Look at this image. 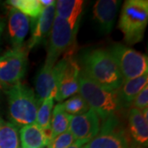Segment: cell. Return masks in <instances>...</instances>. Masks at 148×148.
Wrapping results in <instances>:
<instances>
[{
    "label": "cell",
    "mask_w": 148,
    "mask_h": 148,
    "mask_svg": "<svg viewBox=\"0 0 148 148\" xmlns=\"http://www.w3.org/2000/svg\"><path fill=\"white\" fill-rule=\"evenodd\" d=\"M84 73L88 77L104 88L119 90L123 78L116 61L107 49H95L85 53L82 58Z\"/></svg>",
    "instance_id": "obj_1"
},
{
    "label": "cell",
    "mask_w": 148,
    "mask_h": 148,
    "mask_svg": "<svg viewBox=\"0 0 148 148\" xmlns=\"http://www.w3.org/2000/svg\"><path fill=\"white\" fill-rule=\"evenodd\" d=\"M78 91L90 109L103 120L115 115L123 106L118 90L104 88L88 77L83 72L80 73Z\"/></svg>",
    "instance_id": "obj_2"
},
{
    "label": "cell",
    "mask_w": 148,
    "mask_h": 148,
    "mask_svg": "<svg viewBox=\"0 0 148 148\" xmlns=\"http://www.w3.org/2000/svg\"><path fill=\"white\" fill-rule=\"evenodd\" d=\"M8 98L9 116L16 126L36 123L39 101L34 91L21 82L6 90Z\"/></svg>",
    "instance_id": "obj_3"
},
{
    "label": "cell",
    "mask_w": 148,
    "mask_h": 148,
    "mask_svg": "<svg viewBox=\"0 0 148 148\" xmlns=\"http://www.w3.org/2000/svg\"><path fill=\"white\" fill-rule=\"evenodd\" d=\"M148 22V1L127 0L122 8L119 28L129 45L143 40Z\"/></svg>",
    "instance_id": "obj_4"
},
{
    "label": "cell",
    "mask_w": 148,
    "mask_h": 148,
    "mask_svg": "<svg viewBox=\"0 0 148 148\" xmlns=\"http://www.w3.org/2000/svg\"><path fill=\"white\" fill-rule=\"evenodd\" d=\"M78 28L72 27L68 21L55 15L45 64L53 66L62 53L73 55Z\"/></svg>",
    "instance_id": "obj_5"
},
{
    "label": "cell",
    "mask_w": 148,
    "mask_h": 148,
    "mask_svg": "<svg viewBox=\"0 0 148 148\" xmlns=\"http://www.w3.org/2000/svg\"><path fill=\"white\" fill-rule=\"evenodd\" d=\"M27 49H12L0 57V85L6 90L20 83L26 73Z\"/></svg>",
    "instance_id": "obj_6"
},
{
    "label": "cell",
    "mask_w": 148,
    "mask_h": 148,
    "mask_svg": "<svg viewBox=\"0 0 148 148\" xmlns=\"http://www.w3.org/2000/svg\"><path fill=\"white\" fill-rule=\"evenodd\" d=\"M116 61L124 81L147 74L148 59L143 53L123 45H114L109 50Z\"/></svg>",
    "instance_id": "obj_7"
},
{
    "label": "cell",
    "mask_w": 148,
    "mask_h": 148,
    "mask_svg": "<svg viewBox=\"0 0 148 148\" xmlns=\"http://www.w3.org/2000/svg\"><path fill=\"white\" fill-rule=\"evenodd\" d=\"M83 148H131L124 131L119 127L115 115L104 120L97 135L85 144Z\"/></svg>",
    "instance_id": "obj_8"
},
{
    "label": "cell",
    "mask_w": 148,
    "mask_h": 148,
    "mask_svg": "<svg viewBox=\"0 0 148 148\" xmlns=\"http://www.w3.org/2000/svg\"><path fill=\"white\" fill-rule=\"evenodd\" d=\"M58 63L59 75L54 99L61 102L78 92L81 70L72 55H65Z\"/></svg>",
    "instance_id": "obj_9"
},
{
    "label": "cell",
    "mask_w": 148,
    "mask_h": 148,
    "mask_svg": "<svg viewBox=\"0 0 148 148\" xmlns=\"http://www.w3.org/2000/svg\"><path fill=\"white\" fill-rule=\"evenodd\" d=\"M100 128V118L90 109L82 114L71 117L69 131L73 134L75 141L89 142L97 135Z\"/></svg>",
    "instance_id": "obj_10"
},
{
    "label": "cell",
    "mask_w": 148,
    "mask_h": 148,
    "mask_svg": "<svg viewBox=\"0 0 148 148\" xmlns=\"http://www.w3.org/2000/svg\"><path fill=\"white\" fill-rule=\"evenodd\" d=\"M59 63L53 66L45 64L36 78V90L39 103L48 97H55L57 92Z\"/></svg>",
    "instance_id": "obj_11"
},
{
    "label": "cell",
    "mask_w": 148,
    "mask_h": 148,
    "mask_svg": "<svg viewBox=\"0 0 148 148\" xmlns=\"http://www.w3.org/2000/svg\"><path fill=\"white\" fill-rule=\"evenodd\" d=\"M55 18V3L52 5L44 8L40 16L34 23L32 37L27 43L26 48L30 50L36 47L49 36L51 29L53 27V21Z\"/></svg>",
    "instance_id": "obj_12"
},
{
    "label": "cell",
    "mask_w": 148,
    "mask_h": 148,
    "mask_svg": "<svg viewBox=\"0 0 148 148\" xmlns=\"http://www.w3.org/2000/svg\"><path fill=\"white\" fill-rule=\"evenodd\" d=\"M30 28V19L16 8H11L8 13V34L13 49L23 46V41Z\"/></svg>",
    "instance_id": "obj_13"
},
{
    "label": "cell",
    "mask_w": 148,
    "mask_h": 148,
    "mask_svg": "<svg viewBox=\"0 0 148 148\" xmlns=\"http://www.w3.org/2000/svg\"><path fill=\"white\" fill-rule=\"evenodd\" d=\"M119 3L117 0H99L94 5V19L105 33H110L112 31Z\"/></svg>",
    "instance_id": "obj_14"
},
{
    "label": "cell",
    "mask_w": 148,
    "mask_h": 148,
    "mask_svg": "<svg viewBox=\"0 0 148 148\" xmlns=\"http://www.w3.org/2000/svg\"><path fill=\"white\" fill-rule=\"evenodd\" d=\"M84 2L82 0L55 1V15L67 21L73 27H79Z\"/></svg>",
    "instance_id": "obj_15"
},
{
    "label": "cell",
    "mask_w": 148,
    "mask_h": 148,
    "mask_svg": "<svg viewBox=\"0 0 148 148\" xmlns=\"http://www.w3.org/2000/svg\"><path fill=\"white\" fill-rule=\"evenodd\" d=\"M20 137L22 148H45L49 143L44 130L36 123L22 126Z\"/></svg>",
    "instance_id": "obj_16"
},
{
    "label": "cell",
    "mask_w": 148,
    "mask_h": 148,
    "mask_svg": "<svg viewBox=\"0 0 148 148\" xmlns=\"http://www.w3.org/2000/svg\"><path fill=\"white\" fill-rule=\"evenodd\" d=\"M128 128L135 142L143 146H147L148 122L145 120L142 111L132 108L128 114Z\"/></svg>",
    "instance_id": "obj_17"
},
{
    "label": "cell",
    "mask_w": 148,
    "mask_h": 148,
    "mask_svg": "<svg viewBox=\"0 0 148 148\" xmlns=\"http://www.w3.org/2000/svg\"><path fill=\"white\" fill-rule=\"evenodd\" d=\"M147 74L133 79L123 81L121 87L118 90L122 105L126 106H130L137 97V95L141 92V90L146 86H147Z\"/></svg>",
    "instance_id": "obj_18"
},
{
    "label": "cell",
    "mask_w": 148,
    "mask_h": 148,
    "mask_svg": "<svg viewBox=\"0 0 148 148\" xmlns=\"http://www.w3.org/2000/svg\"><path fill=\"white\" fill-rule=\"evenodd\" d=\"M71 117L72 115L65 112L62 106V103H58L55 106L50 121L51 136H52L51 140L56 138L58 135L62 134L63 132L69 130Z\"/></svg>",
    "instance_id": "obj_19"
},
{
    "label": "cell",
    "mask_w": 148,
    "mask_h": 148,
    "mask_svg": "<svg viewBox=\"0 0 148 148\" xmlns=\"http://www.w3.org/2000/svg\"><path fill=\"white\" fill-rule=\"evenodd\" d=\"M17 126L12 123L2 122L0 126V148H19Z\"/></svg>",
    "instance_id": "obj_20"
},
{
    "label": "cell",
    "mask_w": 148,
    "mask_h": 148,
    "mask_svg": "<svg viewBox=\"0 0 148 148\" xmlns=\"http://www.w3.org/2000/svg\"><path fill=\"white\" fill-rule=\"evenodd\" d=\"M7 3L34 21L40 16L44 9L40 0H10Z\"/></svg>",
    "instance_id": "obj_21"
},
{
    "label": "cell",
    "mask_w": 148,
    "mask_h": 148,
    "mask_svg": "<svg viewBox=\"0 0 148 148\" xmlns=\"http://www.w3.org/2000/svg\"><path fill=\"white\" fill-rule=\"evenodd\" d=\"M53 97H48L40 103V106L38 108L36 123L43 130L50 129V121L52 116L53 106Z\"/></svg>",
    "instance_id": "obj_22"
},
{
    "label": "cell",
    "mask_w": 148,
    "mask_h": 148,
    "mask_svg": "<svg viewBox=\"0 0 148 148\" xmlns=\"http://www.w3.org/2000/svg\"><path fill=\"white\" fill-rule=\"evenodd\" d=\"M62 106L65 112L72 116L82 114L90 110L87 103L78 94L69 97V99L62 103Z\"/></svg>",
    "instance_id": "obj_23"
},
{
    "label": "cell",
    "mask_w": 148,
    "mask_h": 148,
    "mask_svg": "<svg viewBox=\"0 0 148 148\" xmlns=\"http://www.w3.org/2000/svg\"><path fill=\"white\" fill-rule=\"evenodd\" d=\"M75 142L73 136L69 130L53 138L48 143V148H68Z\"/></svg>",
    "instance_id": "obj_24"
},
{
    "label": "cell",
    "mask_w": 148,
    "mask_h": 148,
    "mask_svg": "<svg viewBox=\"0 0 148 148\" xmlns=\"http://www.w3.org/2000/svg\"><path fill=\"white\" fill-rule=\"evenodd\" d=\"M133 108L143 111L148 108V86H146L133 101Z\"/></svg>",
    "instance_id": "obj_25"
},
{
    "label": "cell",
    "mask_w": 148,
    "mask_h": 148,
    "mask_svg": "<svg viewBox=\"0 0 148 148\" xmlns=\"http://www.w3.org/2000/svg\"><path fill=\"white\" fill-rule=\"evenodd\" d=\"M87 143H88V142H86V141H82V140L75 141V142L68 148H83L85 144H86Z\"/></svg>",
    "instance_id": "obj_26"
},
{
    "label": "cell",
    "mask_w": 148,
    "mask_h": 148,
    "mask_svg": "<svg viewBox=\"0 0 148 148\" xmlns=\"http://www.w3.org/2000/svg\"><path fill=\"white\" fill-rule=\"evenodd\" d=\"M40 4L42 5L43 8H45L55 3L54 0H40Z\"/></svg>",
    "instance_id": "obj_27"
},
{
    "label": "cell",
    "mask_w": 148,
    "mask_h": 148,
    "mask_svg": "<svg viewBox=\"0 0 148 148\" xmlns=\"http://www.w3.org/2000/svg\"><path fill=\"white\" fill-rule=\"evenodd\" d=\"M3 25L2 21H0V35H1V32L3 31Z\"/></svg>",
    "instance_id": "obj_28"
},
{
    "label": "cell",
    "mask_w": 148,
    "mask_h": 148,
    "mask_svg": "<svg viewBox=\"0 0 148 148\" xmlns=\"http://www.w3.org/2000/svg\"><path fill=\"white\" fill-rule=\"evenodd\" d=\"M2 122H3V120H2V119L0 118V126H1V123H2Z\"/></svg>",
    "instance_id": "obj_29"
}]
</instances>
